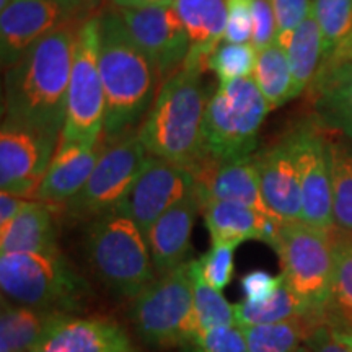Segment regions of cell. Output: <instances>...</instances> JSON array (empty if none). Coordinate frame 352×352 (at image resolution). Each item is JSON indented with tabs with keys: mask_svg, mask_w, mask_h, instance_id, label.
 I'll return each instance as SVG.
<instances>
[{
	"mask_svg": "<svg viewBox=\"0 0 352 352\" xmlns=\"http://www.w3.org/2000/svg\"><path fill=\"white\" fill-rule=\"evenodd\" d=\"M83 21L64 25L39 39L6 70L3 118L63 135L70 74Z\"/></svg>",
	"mask_w": 352,
	"mask_h": 352,
	"instance_id": "6da1fadb",
	"label": "cell"
},
{
	"mask_svg": "<svg viewBox=\"0 0 352 352\" xmlns=\"http://www.w3.org/2000/svg\"><path fill=\"white\" fill-rule=\"evenodd\" d=\"M98 19V63L107 101L101 142L111 144L139 131L162 80L152 60L131 38L118 8L100 10Z\"/></svg>",
	"mask_w": 352,
	"mask_h": 352,
	"instance_id": "7a4b0ae2",
	"label": "cell"
},
{
	"mask_svg": "<svg viewBox=\"0 0 352 352\" xmlns=\"http://www.w3.org/2000/svg\"><path fill=\"white\" fill-rule=\"evenodd\" d=\"M202 72L182 67L160 85L138 135L148 155L192 170L204 158L202 124L209 96Z\"/></svg>",
	"mask_w": 352,
	"mask_h": 352,
	"instance_id": "3957f363",
	"label": "cell"
},
{
	"mask_svg": "<svg viewBox=\"0 0 352 352\" xmlns=\"http://www.w3.org/2000/svg\"><path fill=\"white\" fill-rule=\"evenodd\" d=\"M0 287L6 300L54 315H72L87 300V280L60 252L3 253Z\"/></svg>",
	"mask_w": 352,
	"mask_h": 352,
	"instance_id": "277c9868",
	"label": "cell"
},
{
	"mask_svg": "<svg viewBox=\"0 0 352 352\" xmlns=\"http://www.w3.org/2000/svg\"><path fill=\"white\" fill-rule=\"evenodd\" d=\"M270 111V104L253 77L219 82L204 113V158L232 162L252 157Z\"/></svg>",
	"mask_w": 352,
	"mask_h": 352,
	"instance_id": "5b68a950",
	"label": "cell"
},
{
	"mask_svg": "<svg viewBox=\"0 0 352 352\" xmlns=\"http://www.w3.org/2000/svg\"><path fill=\"white\" fill-rule=\"evenodd\" d=\"M87 252L96 277L116 296L134 300L157 279L144 232L114 210L91 220Z\"/></svg>",
	"mask_w": 352,
	"mask_h": 352,
	"instance_id": "8992f818",
	"label": "cell"
},
{
	"mask_svg": "<svg viewBox=\"0 0 352 352\" xmlns=\"http://www.w3.org/2000/svg\"><path fill=\"white\" fill-rule=\"evenodd\" d=\"M274 250L285 284L307 307L310 329L327 323L333 283L331 233L310 223H283Z\"/></svg>",
	"mask_w": 352,
	"mask_h": 352,
	"instance_id": "52a82bcc",
	"label": "cell"
},
{
	"mask_svg": "<svg viewBox=\"0 0 352 352\" xmlns=\"http://www.w3.org/2000/svg\"><path fill=\"white\" fill-rule=\"evenodd\" d=\"M131 320L140 341L152 347H183L196 341L191 261L183 263L134 298Z\"/></svg>",
	"mask_w": 352,
	"mask_h": 352,
	"instance_id": "ba28073f",
	"label": "cell"
},
{
	"mask_svg": "<svg viewBox=\"0 0 352 352\" xmlns=\"http://www.w3.org/2000/svg\"><path fill=\"white\" fill-rule=\"evenodd\" d=\"M98 30L100 19L95 13L83 21L78 32L59 145H96L103 139L107 101L98 63Z\"/></svg>",
	"mask_w": 352,
	"mask_h": 352,
	"instance_id": "9c48e42d",
	"label": "cell"
},
{
	"mask_svg": "<svg viewBox=\"0 0 352 352\" xmlns=\"http://www.w3.org/2000/svg\"><path fill=\"white\" fill-rule=\"evenodd\" d=\"M148 158L151 155L140 142L138 132H131L111 144H103V151L87 183L63 206L64 214L74 222H91L113 212L139 178Z\"/></svg>",
	"mask_w": 352,
	"mask_h": 352,
	"instance_id": "30bf717a",
	"label": "cell"
},
{
	"mask_svg": "<svg viewBox=\"0 0 352 352\" xmlns=\"http://www.w3.org/2000/svg\"><path fill=\"white\" fill-rule=\"evenodd\" d=\"M59 142L60 134L57 132L3 118L0 127V189L33 199Z\"/></svg>",
	"mask_w": 352,
	"mask_h": 352,
	"instance_id": "8fae6325",
	"label": "cell"
},
{
	"mask_svg": "<svg viewBox=\"0 0 352 352\" xmlns=\"http://www.w3.org/2000/svg\"><path fill=\"white\" fill-rule=\"evenodd\" d=\"M91 8L80 0H13L0 10V60L3 70L26 50L74 21L90 19Z\"/></svg>",
	"mask_w": 352,
	"mask_h": 352,
	"instance_id": "7c38bea8",
	"label": "cell"
},
{
	"mask_svg": "<svg viewBox=\"0 0 352 352\" xmlns=\"http://www.w3.org/2000/svg\"><path fill=\"white\" fill-rule=\"evenodd\" d=\"M195 192L191 170L151 157L114 212L129 217L145 235L158 217Z\"/></svg>",
	"mask_w": 352,
	"mask_h": 352,
	"instance_id": "4fadbf2b",
	"label": "cell"
},
{
	"mask_svg": "<svg viewBox=\"0 0 352 352\" xmlns=\"http://www.w3.org/2000/svg\"><path fill=\"white\" fill-rule=\"evenodd\" d=\"M285 139L300 182L303 222L331 230L334 217L327 138L314 122H305L296 127Z\"/></svg>",
	"mask_w": 352,
	"mask_h": 352,
	"instance_id": "5bb4252c",
	"label": "cell"
},
{
	"mask_svg": "<svg viewBox=\"0 0 352 352\" xmlns=\"http://www.w3.org/2000/svg\"><path fill=\"white\" fill-rule=\"evenodd\" d=\"M127 32L155 65L164 83L183 67L189 39L175 6L148 8H118Z\"/></svg>",
	"mask_w": 352,
	"mask_h": 352,
	"instance_id": "9a60e30c",
	"label": "cell"
},
{
	"mask_svg": "<svg viewBox=\"0 0 352 352\" xmlns=\"http://www.w3.org/2000/svg\"><path fill=\"white\" fill-rule=\"evenodd\" d=\"M33 352H140L126 329L108 318L59 315Z\"/></svg>",
	"mask_w": 352,
	"mask_h": 352,
	"instance_id": "2e32d148",
	"label": "cell"
},
{
	"mask_svg": "<svg viewBox=\"0 0 352 352\" xmlns=\"http://www.w3.org/2000/svg\"><path fill=\"white\" fill-rule=\"evenodd\" d=\"M191 173L196 179V192L199 196L201 208L209 199L233 201L241 202L263 215L276 217L264 202L253 155L232 162L202 158Z\"/></svg>",
	"mask_w": 352,
	"mask_h": 352,
	"instance_id": "e0dca14e",
	"label": "cell"
},
{
	"mask_svg": "<svg viewBox=\"0 0 352 352\" xmlns=\"http://www.w3.org/2000/svg\"><path fill=\"white\" fill-rule=\"evenodd\" d=\"M264 202L280 222L303 220L302 189L287 139L253 153Z\"/></svg>",
	"mask_w": 352,
	"mask_h": 352,
	"instance_id": "ac0fdd59",
	"label": "cell"
},
{
	"mask_svg": "<svg viewBox=\"0 0 352 352\" xmlns=\"http://www.w3.org/2000/svg\"><path fill=\"white\" fill-rule=\"evenodd\" d=\"M201 212L210 233V243L239 246L243 241L258 240L274 248L284 223L233 201L209 199L202 204Z\"/></svg>",
	"mask_w": 352,
	"mask_h": 352,
	"instance_id": "d6986e66",
	"label": "cell"
},
{
	"mask_svg": "<svg viewBox=\"0 0 352 352\" xmlns=\"http://www.w3.org/2000/svg\"><path fill=\"white\" fill-rule=\"evenodd\" d=\"M201 201L197 192L166 210L145 233L153 267L158 276L173 271L186 263L191 252V235Z\"/></svg>",
	"mask_w": 352,
	"mask_h": 352,
	"instance_id": "ffe728a7",
	"label": "cell"
},
{
	"mask_svg": "<svg viewBox=\"0 0 352 352\" xmlns=\"http://www.w3.org/2000/svg\"><path fill=\"white\" fill-rule=\"evenodd\" d=\"M101 151L103 142L96 145H59L50 168L34 191L33 199L52 208H63L67 204L87 183Z\"/></svg>",
	"mask_w": 352,
	"mask_h": 352,
	"instance_id": "44dd1931",
	"label": "cell"
},
{
	"mask_svg": "<svg viewBox=\"0 0 352 352\" xmlns=\"http://www.w3.org/2000/svg\"><path fill=\"white\" fill-rule=\"evenodd\" d=\"M189 39L183 67L204 72L212 52L223 43L227 30V0H175Z\"/></svg>",
	"mask_w": 352,
	"mask_h": 352,
	"instance_id": "7402d4cb",
	"label": "cell"
},
{
	"mask_svg": "<svg viewBox=\"0 0 352 352\" xmlns=\"http://www.w3.org/2000/svg\"><path fill=\"white\" fill-rule=\"evenodd\" d=\"M56 208L32 199L6 228H0V252L3 253H56Z\"/></svg>",
	"mask_w": 352,
	"mask_h": 352,
	"instance_id": "603a6c76",
	"label": "cell"
},
{
	"mask_svg": "<svg viewBox=\"0 0 352 352\" xmlns=\"http://www.w3.org/2000/svg\"><path fill=\"white\" fill-rule=\"evenodd\" d=\"M314 90L318 121L352 140V60L321 69Z\"/></svg>",
	"mask_w": 352,
	"mask_h": 352,
	"instance_id": "cb8c5ba5",
	"label": "cell"
},
{
	"mask_svg": "<svg viewBox=\"0 0 352 352\" xmlns=\"http://www.w3.org/2000/svg\"><path fill=\"white\" fill-rule=\"evenodd\" d=\"M276 43L287 52L292 72V96L297 98L315 82L323 65V34L314 10L296 30L277 38Z\"/></svg>",
	"mask_w": 352,
	"mask_h": 352,
	"instance_id": "d4e9b609",
	"label": "cell"
},
{
	"mask_svg": "<svg viewBox=\"0 0 352 352\" xmlns=\"http://www.w3.org/2000/svg\"><path fill=\"white\" fill-rule=\"evenodd\" d=\"M333 283L327 311L331 328L352 327V232L334 226L331 230Z\"/></svg>",
	"mask_w": 352,
	"mask_h": 352,
	"instance_id": "484cf974",
	"label": "cell"
},
{
	"mask_svg": "<svg viewBox=\"0 0 352 352\" xmlns=\"http://www.w3.org/2000/svg\"><path fill=\"white\" fill-rule=\"evenodd\" d=\"M314 15L323 34V65L352 60V0H314Z\"/></svg>",
	"mask_w": 352,
	"mask_h": 352,
	"instance_id": "4316f807",
	"label": "cell"
},
{
	"mask_svg": "<svg viewBox=\"0 0 352 352\" xmlns=\"http://www.w3.org/2000/svg\"><path fill=\"white\" fill-rule=\"evenodd\" d=\"M54 314L15 305L3 298L0 315V352H33Z\"/></svg>",
	"mask_w": 352,
	"mask_h": 352,
	"instance_id": "83f0119b",
	"label": "cell"
},
{
	"mask_svg": "<svg viewBox=\"0 0 352 352\" xmlns=\"http://www.w3.org/2000/svg\"><path fill=\"white\" fill-rule=\"evenodd\" d=\"M331 175L334 226L352 232V140L346 135L327 139Z\"/></svg>",
	"mask_w": 352,
	"mask_h": 352,
	"instance_id": "f1b7e54d",
	"label": "cell"
},
{
	"mask_svg": "<svg viewBox=\"0 0 352 352\" xmlns=\"http://www.w3.org/2000/svg\"><path fill=\"white\" fill-rule=\"evenodd\" d=\"M254 82L264 100L272 109L280 108L292 100V72L287 59V52L279 43H272L258 51L256 67L253 74Z\"/></svg>",
	"mask_w": 352,
	"mask_h": 352,
	"instance_id": "f546056e",
	"label": "cell"
},
{
	"mask_svg": "<svg viewBox=\"0 0 352 352\" xmlns=\"http://www.w3.org/2000/svg\"><path fill=\"white\" fill-rule=\"evenodd\" d=\"M296 316L307 318V307L298 298L285 280L267 300L253 303L243 300L235 305V318L239 327H256L285 321Z\"/></svg>",
	"mask_w": 352,
	"mask_h": 352,
	"instance_id": "4dcf8cb0",
	"label": "cell"
},
{
	"mask_svg": "<svg viewBox=\"0 0 352 352\" xmlns=\"http://www.w3.org/2000/svg\"><path fill=\"white\" fill-rule=\"evenodd\" d=\"M240 328L243 329L248 352H298L311 331L302 316L279 323Z\"/></svg>",
	"mask_w": 352,
	"mask_h": 352,
	"instance_id": "1f68e13d",
	"label": "cell"
},
{
	"mask_svg": "<svg viewBox=\"0 0 352 352\" xmlns=\"http://www.w3.org/2000/svg\"><path fill=\"white\" fill-rule=\"evenodd\" d=\"M192 285H195V311H196V333L197 338L214 328L236 324L235 305H230L222 292L214 289L204 280L197 270L196 259L191 261ZM196 338V340H197Z\"/></svg>",
	"mask_w": 352,
	"mask_h": 352,
	"instance_id": "d6a6232c",
	"label": "cell"
},
{
	"mask_svg": "<svg viewBox=\"0 0 352 352\" xmlns=\"http://www.w3.org/2000/svg\"><path fill=\"white\" fill-rule=\"evenodd\" d=\"M258 51L252 43L223 41L210 54L208 69L219 77V82H230L235 78L253 77L256 67Z\"/></svg>",
	"mask_w": 352,
	"mask_h": 352,
	"instance_id": "836d02e7",
	"label": "cell"
},
{
	"mask_svg": "<svg viewBox=\"0 0 352 352\" xmlns=\"http://www.w3.org/2000/svg\"><path fill=\"white\" fill-rule=\"evenodd\" d=\"M236 246L212 243L210 250L196 259L197 270L209 285L222 292L232 280L233 276V254Z\"/></svg>",
	"mask_w": 352,
	"mask_h": 352,
	"instance_id": "e575fe53",
	"label": "cell"
},
{
	"mask_svg": "<svg viewBox=\"0 0 352 352\" xmlns=\"http://www.w3.org/2000/svg\"><path fill=\"white\" fill-rule=\"evenodd\" d=\"M184 352H248L243 329L239 324L214 328L183 347Z\"/></svg>",
	"mask_w": 352,
	"mask_h": 352,
	"instance_id": "d590c367",
	"label": "cell"
},
{
	"mask_svg": "<svg viewBox=\"0 0 352 352\" xmlns=\"http://www.w3.org/2000/svg\"><path fill=\"white\" fill-rule=\"evenodd\" d=\"M253 0H227V30L223 41L252 43Z\"/></svg>",
	"mask_w": 352,
	"mask_h": 352,
	"instance_id": "8d00e7d4",
	"label": "cell"
},
{
	"mask_svg": "<svg viewBox=\"0 0 352 352\" xmlns=\"http://www.w3.org/2000/svg\"><path fill=\"white\" fill-rule=\"evenodd\" d=\"M276 36L277 21L271 0H253V47L261 51L274 43Z\"/></svg>",
	"mask_w": 352,
	"mask_h": 352,
	"instance_id": "74e56055",
	"label": "cell"
},
{
	"mask_svg": "<svg viewBox=\"0 0 352 352\" xmlns=\"http://www.w3.org/2000/svg\"><path fill=\"white\" fill-rule=\"evenodd\" d=\"M277 21V38L296 30L314 8V0H271Z\"/></svg>",
	"mask_w": 352,
	"mask_h": 352,
	"instance_id": "f35d334b",
	"label": "cell"
},
{
	"mask_svg": "<svg viewBox=\"0 0 352 352\" xmlns=\"http://www.w3.org/2000/svg\"><path fill=\"white\" fill-rule=\"evenodd\" d=\"M284 283V276H272L266 271H250L241 277V289H243L245 300L259 303L267 300L272 294Z\"/></svg>",
	"mask_w": 352,
	"mask_h": 352,
	"instance_id": "ab89813d",
	"label": "cell"
},
{
	"mask_svg": "<svg viewBox=\"0 0 352 352\" xmlns=\"http://www.w3.org/2000/svg\"><path fill=\"white\" fill-rule=\"evenodd\" d=\"M305 346L310 352H352L349 346L342 344L340 340L334 338L331 328L327 323L318 324L308 333Z\"/></svg>",
	"mask_w": 352,
	"mask_h": 352,
	"instance_id": "60d3db41",
	"label": "cell"
},
{
	"mask_svg": "<svg viewBox=\"0 0 352 352\" xmlns=\"http://www.w3.org/2000/svg\"><path fill=\"white\" fill-rule=\"evenodd\" d=\"M32 199L10 195V192H0V228H6L13 219L19 215L25 206Z\"/></svg>",
	"mask_w": 352,
	"mask_h": 352,
	"instance_id": "b9f144b4",
	"label": "cell"
},
{
	"mask_svg": "<svg viewBox=\"0 0 352 352\" xmlns=\"http://www.w3.org/2000/svg\"><path fill=\"white\" fill-rule=\"evenodd\" d=\"M114 8H148L158 6H173L175 0H108Z\"/></svg>",
	"mask_w": 352,
	"mask_h": 352,
	"instance_id": "7bdbcfd3",
	"label": "cell"
},
{
	"mask_svg": "<svg viewBox=\"0 0 352 352\" xmlns=\"http://www.w3.org/2000/svg\"><path fill=\"white\" fill-rule=\"evenodd\" d=\"M329 328H331V327H329ZM331 331H333L336 340H340L342 344L349 346L352 349V327H349V328H331Z\"/></svg>",
	"mask_w": 352,
	"mask_h": 352,
	"instance_id": "ee69618b",
	"label": "cell"
},
{
	"mask_svg": "<svg viewBox=\"0 0 352 352\" xmlns=\"http://www.w3.org/2000/svg\"><path fill=\"white\" fill-rule=\"evenodd\" d=\"M80 2L87 3V6H90L91 8H98V3H100V0H80Z\"/></svg>",
	"mask_w": 352,
	"mask_h": 352,
	"instance_id": "f6af8a7d",
	"label": "cell"
},
{
	"mask_svg": "<svg viewBox=\"0 0 352 352\" xmlns=\"http://www.w3.org/2000/svg\"><path fill=\"white\" fill-rule=\"evenodd\" d=\"M13 2V0H0V10H3V8H7L10 3Z\"/></svg>",
	"mask_w": 352,
	"mask_h": 352,
	"instance_id": "bcb514c9",
	"label": "cell"
},
{
	"mask_svg": "<svg viewBox=\"0 0 352 352\" xmlns=\"http://www.w3.org/2000/svg\"><path fill=\"white\" fill-rule=\"evenodd\" d=\"M298 352H310V351H308V347H307L305 344H303V346L300 347V349H298Z\"/></svg>",
	"mask_w": 352,
	"mask_h": 352,
	"instance_id": "7dc6e473",
	"label": "cell"
}]
</instances>
